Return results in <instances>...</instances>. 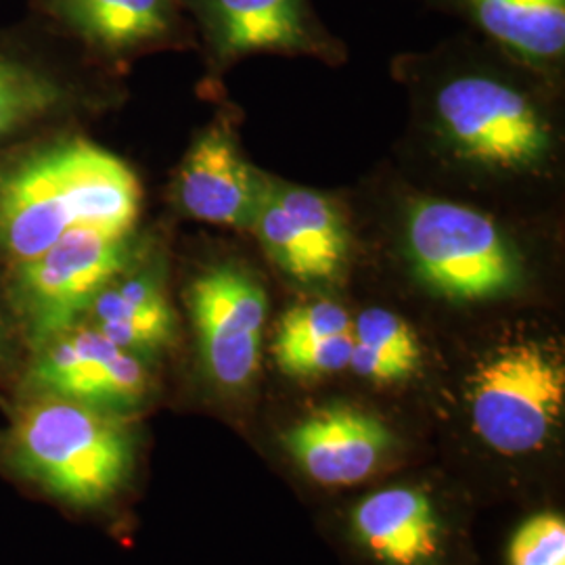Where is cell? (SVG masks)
Returning <instances> with one entry per match:
<instances>
[{
  "label": "cell",
  "mask_w": 565,
  "mask_h": 565,
  "mask_svg": "<svg viewBox=\"0 0 565 565\" xmlns=\"http://www.w3.org/2000/svg\"><path fill=\"white\" fill-rule=\"evenodd\" d=\"M252 226L258 233L270 260L277 264L285 275L306 285L327 282L323 268L312 256L308 243L303 239L302 231L273 195L270 179L264 182L263 195H260V203Z\"/></svg>",
  "instance_id": "obj_17"
},
{
  "label": "cell",
  "mask_w": 565,
  "mask_h": 565,
  "mask_svg": "<svg viewBox=\"0 0 565 565\" xmlns=\"http://www.w3.org/2000/svg\"><path fill=\"white\" fill-rule=\"evenodd\" d=\"M352 331L356 342L390 354L394 359H401L413 366L422 364V345L413 327L385 308L364 310L356 319Z\"/></svg>",
  "instance_id": "obj_20"
},
{
  "label": "cell",
  "mask_w": 565,
  "mask_h": 565,
  "mask_svg": "<svg viewBox=\"0 0 565 565\" xmlns=\"http://www.w3.org/2000/svg\"><path fill=\"white\" fill-rule=\"evenodd\" d=\"M348 331H352V321L340 303L329 300L296 303L282 315L277 343L317 340Z\"/></svg>",
  "instance_id": "obj_22"
},
{
  "label": "cell",
  "mask_w": 565,
  "mask_h": 565,
  "mask_svg": "<svg viewBox=\"0 0 565 565\" xmlns=\"http://www.w3.org/2000/svg\"><path fill=\"white\" fill-rule=\"evenodd\" d=\"M221 49L228 55L300 49L306 39L300 0H214Z\"/></svg>",
  "instance_id": "obj_14"
},
{
  "label": "cell",
  "mask_w": 565,
  "mask_h": 565,
  "mask_svg": "<svg viewBox=\"0 0 565 565\" xmlns=\"http://www.w3.org/2000/svg\"><path fill=\"white\" fill-rule=\"evenodd\" d=\"M60 86L46 74L0 57V139L41 120L60 103Z\"/></svg>",
  "instance_id": "obj_18"
},
{
  "label": "cell",
  "mask_w": 565,
  "mask_h": 565,
  "mask_svg": "<svg viewBox=\"0 0 565 565\" xmlns=\"http://www.w3.org/2000/svg\"><path fill=\"white\" fill-rule=\"evenodd\" d=\"M28 382L41 396L105 411L137 406L149 390L137 354L109 342L95 327H72L39 345Z\"/></svg>",
  "instance_id": "obj_8"
},
{
  "label": "cell",
  "mask_w": 565,
  "mask_h": 565,
  "mask_svg": "<svg viewBox=\"0 0 565 565\" xmlns=\"http://www.w3.org/2000/svg\"><path fill=\"white\" fill-rule=\"evenodd\" d=\"M60 11L82 36L109 49L158 39L170 25V0H60Z\"/></svg>",
  "instance_id": "obj_15"
},
{
  "label": "cell",
  "mask_w": 565,
  "mask_h": 565,
  "mask_svg": "<svg viewBox=\"0 0 565 565\" xmlns=\"http://www.w3.org/2000/svg\"><path fill=\"white\" fill-rule=\"evenodd\" d=\"M266 177L237 151L223 128L203 132L189 149L179 174L182 210L203 223L247 228L260 203Z\"/></svg>",
  "instance_id": "obj_10"
},
{
  "label": "cell",
  "mask_w": 565,
  "mask_h": 565,
  "mask_svg": "<svg viewBox=\"0 0 565 565\" xmlns=\"http://www.w3.org/2000/svg\"><path fill=\"white\" fill-rule=\"evenodd\" d=\"M348 366L356 371L361 377L373 384H398L406 382L419 366L404 363L401 359H394L384 352H377L364 343L354 340V348L350 354Z\"/></svg>",
  "instance_id": "obj_23"
},
{
  "label": "cell",
  "mask_w": 565,
  "mask_h": 565,
  "mask_svg": "<svg viewBox=\"0 0 565 565\" xmlns=\"http://www.w3.org/2000/svg\"><path fill=\"white\" fill-rule=\"evenodd\" d=\"M126 235L76 226L41 256L20 264L18 302L32 342L42 345L76 327L82 312L124 270Z\"/></svg>",
  "instance_id": "obj_5"
},
{
  "label": "cell",
  "mask_w": 565,
  "mask_h": 565,
  "mask_svg": "<svg viewBox=\"0 0 565 565\" xmlns=\"http://www.w3.org/2000/svg\"><path fill=\"white\" fill-rule=\"evenodd\" d=\"M352 525L380 562L424 565L440 551V522L424 490L385 488L354 509Z\"/></svg>",
  "instance_id": "obj_11"
},
{
  "label": "cell",
  "mask_w": 565,
  "mask_h": 565,
  "mask_svg": "<svg viewBox=\"0 0 565 565\" xmlns=\"http://www.w3.org/2000/svg\"><path fill=\"white\" fill-rule=\"evenodd\" d=\"M436 114L455 151L486 168L527 170L545 160L551 130L539 109L503 82L465 76L445 84Z\"/></svg>",
  "instance_id": "obj_6"
},
{
  "label": "cell",
  "mask_w": 565,
  "mask_h": 565,
  "mask_svg": "<svg viewBox=\"0 0 565 565\" xmlns=\"http://www.w3.org/2000/svg\"><path fill=\"white\" fill-rule=\"evenodd\" d=\"M354 348V331L300 342H275V356L285 375L319 377L338 373L350 363Z\"/></svg>",
  "instance_id": "obj_19"
},
{
  "label": "cell",
  "mask_w": 565,
  "mask_h": 565,
  "mask_svg": "<svg viewBox=\"0 0 565 565\" xmlns=\"http://www.w3.org/2000/svg\"><path fill=\"white\" fill-rule=\"evenodd\" d=\"M139 207L141 186L120 158L63 142L0 174V247L28 263L76 226L128 233Z\"/></svg>",
  "instance_id": "obj_1"
},
{
  "label": "cell",
  "mask_w": 565,
  "mask_h": 565,
  "mask_svg": "<svg viewBox=\"0 0 565 565\" xmlns=\"http://www.w3.org/2000/svg\"><path fill=\"white\" fill-rule=\"evenodd\" d=\"M273 195L302 231L312 256L323 268L324 279L333 281L342 273L350 249V233L335 203L312 189L275 181Z\"/></svg>",
  "instance_id": "obj_16"
},
{
  "label": "cell",
  "mask_w": 565,
  "mask_h": 565,
  "mask_svg": "<svg viewBox=\"0 0 565 565\" xmlns=\"http://www.w3.org/2000/svg\"><path fill=\"white\" fill-rule=\"evenodd\" d=\"M562 361L539 342L501 345L478 364L469 415L484 445L518 457L541 450L564 413Z\"/></svg>",
  "instance_id": "obj_4"
},
{
  "label": "cell",
  "mask_w": 565,
  "mask_h": 565,
  "mask_svg": "<svg viewBox=\"0 0 565 565\" xmlns=\"http://www.w3.org/2000/svg\"><path fill=\"white\" fill-rule=\"evenodd\" d=\"M282 443L315 482L352 486L375 473L392 446V434L371 413L331 404L294 425Z\"/></svg>",
  "instance_id": "obj_9"
},
{
  "label": "cell",
  "mask_w": 565,
  "mask_h": 565,
  "mask_svg": "<svg viewBox=\"0 0 565 565\" xmlns=\"http://www.w3.org/2000/svg\"><path fill=\"white\" fill-rule=\"evenodd\" d=\"M478 23L525 60L559 57L565 49V0H467Z\"/></svg>",
  "instance_id": "obj_13"
},
{
  "label": "cell",
  "mask_w": 565,
  "mask_h": 565,
  "mask_svg": "<svg viewBox=\"0 0 565 565\" xmlns=\"http://www.w3.org/2000/svg\"><path fill=\"white\" fill-rule=\"evenodd\" d=\"M203 364L223 387H242L258 366L268 298L263 285L235 264L200 275L189 289Z\"/></svg>",
  "instance_id": "obj_7"
},
{
  "label": "cell",
  "mask_w": 565,
  "mask_h": 565,
  "mask_svg": "<svg viewBox=\"0 0 565 565\" xmlns=\"http://www.w3.org/2000/svg\"><path fill=\"white\" fill-rule=\"evenodd\" d=\"M406 249L417 277L448 300H490L522 279L520 256L499 224L461 203H413Z\"/></svg>",
  "instance_id": "obj_3"
},
{
  "label": "cell",
  "mask_w": 565,
  "mask_h": 565,
  "mask_svg": "<svg viewBox=\"0 0 565 565\" xmlns=\"http://www.w3.org/2000/svg\"><path fill=\"white\" fill-rule=\"evenodd\" d=\"M95 329L121 350H156L174 335V312L151 277L107 285L90 306Z\"/></svg>",
  "instance_id": "obj_12"
},
{
  "label": "cell",
  "mask_w": 565,
  "mask_h": 565,
  "mask_svg": "<svg viewBox=\"0 0 565 565\" xmlns=\"http://www.w3.org/2000/svg\"><path fill=\"white\" fill-rule=\"evenodd\" d=\"M511 565H565V522L555 513L534 515L509 545Z\"/></svg>",
  "instance_id": "obj_21"
},
{
  "label": "cell",
  "mask_w": 565,
  "mask_h": 565,
  "mask_svg": "<svg viewBox=\"0 0 565 565\" xmlns=\"http://www.w3.org/2000/svg\"><path fill=\"white\" fill-rule=\"evenodd\" d=\"M4 452L23 480L74 507L116 497L135 465L132 434L114 411L41 394L21 408Z\"/></svg>",
  "instance_id": "obj_2"
}]
</instances>
